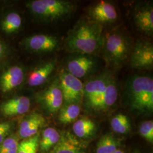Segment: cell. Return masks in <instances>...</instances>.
<instances>
[{
	"label": "cell",
	"mask_w": 153,
	"mask_h": 153,
	"mask_svg": "<svg viewBox=\"0 0 153 153\" xmlns=\"http://www.w3.org/2000/svg\"><path fill=\"white\" fill-rule=\"evenodd\" d=\"M103 41V25L83 18L69 31L66 47L71 53L94 55L102 48Z\"/></svg>",
	"instance_id": "1"
},
{
	"label": "cell",
	"mask_w": 153,
	"mask_h": 153,
	"mask_svg": "<svg viewBox=\"0 0 153 153\" xmlns=\"http://www.w3.org/2000/svg\"><path fill=\"white\" fill-rule=\"evenodd\" d=\"M130 107L140 114L151 113L153 109V80L146 75L130 77L125 87Z\"/></svg>",
	"instance_id": "2"
},
{
	"label": "cell",
	"mask_w": 153,
	"mask_h": 153,
	"mask_svg": "<svg viewBox=\"0 0 153 153\" xmlns=\"http://www.w3.org/2000/svg\"><path fill=\"white\" fill-rule=\"evenodd\" d=\"M132 45L129 36L120 30L114 31L104 38L103 56L108 65L118 68L129 59Z\"/></svg>",
	"instance_id": "3"
},
{
	"label": "cell",
	"mask_w": 153,
	"mask_h": 153,
	"mask_svg": "<svg viewBox=\"0 0 153 153\" xmlns=\"http://www.w3.org/2000/svg\"><path fill=\"white\" fill-rule=\"evenodd\" d=\"M28 7L35 16L45 22L65 20L76 9L74 3L64 0H35Z\"/></svg>",
	"instance_id": "4"
},
{
	"label": "cell",
	"mask_w": 153,
	"mask_h": 153,
	"mask_svg": "<svg viewBox=\"0 0 153 153\" xmlns=\"http://www.w3.org/2000/svg\"><path fill=\"white\" fill-rule=\"evenodd\" d=\"M98 66V60L93 55L74 53L66 61V71L81 79L94 73Z\"/></svg>",
	"instance_id": "5"
},
{
	"label": "cell",
	"mask_w": 153,
	"mask_h": 153,
	"mask_svg": "<svg viewBox=\"0 0 153 153\" xmlns=\"http://www.w3.org/2000/svg\"><path fill=\"white\" fill-rule=\"evenodd\" d=\"M59 82L65 104H78L82 101L84 85L79 79L65 70L61 73Z\"/></svg>",
	"instance_id": "6"
},
{
	"label": "cell",
	"mask_w": 153,
	"mask_h": 153,
	"mask_svg": "<svg viewBox=\"0 0 153 153\" xmlns=\"http://www.w3.org/2000/svg\"><path fill=\"white\" fill-rule=\"evenodd\" d=\"M130 65L138 70H151L153 67V47L152 43L138 40L132 47L129 57Z\"/></svg>",
	"instance_id": "7"
},
{
	"label": "cell",
	"mask_w": 153,
	"mask_h": 153,
	"mask_svg": "<svg viewBox=\"0 0 153 153\" xmlns=\"http://www.w3.org/2000/svg\"><path fill=\"white\" fill-rule=\"evenodd\" d=\"M112 76L105 72L90 79L83 85V99L89 108L104 94Z\"/></svg>",
	"instance_id": "8"
},
{
	"label": "cell",
	"mask_w": 153,
	"mask_h": 153,
	"mask_svg": "<svg viewBox=\"0 0 153 153\" xmlns=\"http://www.w3.org/2000/svg\"><path fill=\"white\" fill-rule=\"evenodd\" d=\"M88 14V19L90 21L102 25L114 23L118 17L115 6L106 1H100L90 6Z\"/></svg>",
	"instance_id": "9"
},
{
	"label": "cell",
	"mask_w": 153,
	"mask_h": 153,
	"mask_svg": "<svg viewBox=\"0 0 153 153\" xmlns=\"http://www.w3.org/2000/svg\"><path fill=\"white\" fill-rule=\"evenodd\" d=\"M133 22L139 32L148 36L153 33V7L151 2L140 4L133 14Z\"/></svg>",
	"instance_id": "10"
},
{
	"label": "cell",
	"mask_w": 153,
	"mask_h": 153,
	"mask_svg": "<svg viewBox=\"0 0 153 153\" xmlns=\"http://www.w3.org/2000/svg\"><path fill=\"white\" fill-rule=\"evenodd\" d=\"M38 99L44 108L49 113H55L60 110L64 100L59 79H56L39 93Z\"/></svg>",
	"instance_id": "11"
},
{
	"label": "cell",
	"mask_w": 153,
	"mask_h": 153,
	"mask_svg": "<svg viewBox=\"0 0 153 153\" xmlns=\"http://www.w3.org/2000/svg\"><path fill=\"white\" fill-rule=\"evenodd\" d=\"M28 49L36 53H48L55 51L59 47V39L48 34H37L25 40Z\"/></svg>",
	"instance_id": "12"
},
{
	"label": "cell",
	"mask_w": 153,
	"mask_h": 153,
	"mask_svg": "<svg viewBox=\"0 0 153 153\" xmlns=\"http://www.w3.org/2000/svg\"><path fill=\"white\" fill-rule=\"evenodd\" d=\"M25 73L21 67L9 68L0 77V88L3 93H8L19 86L24 80Z\"/></svg>",
	"instance_id": "13"
},
{
	"label": "cell",
	"mask_w": 153,
	"mask_h": 153,
	"mask_svg": "<svg viewBox=\"0 0 153 153\" xmlns=\"http://www.w3.org/2000/svg\"><path fill=\"white\" fill-rule=\"evenodd\" d=\"M45 119L38 113H33L25 119L20 124L18 137L26 139L33 137L38 133L39 130L44 126Z\"/></svg>",
	"instance_id": "14"
},
{
	"label": "cell",
	"mask_w": 153,
	"mask_h": 153,
	"mask_svg": "<svg viewBox=\"0 0 153 153\" xmlns=\"http://www.w3.org/2000/svg\"><path fill=\"white\" fill-rule=\"evenodd\" d=\"M117 97V84L115 78L113 76L108 83L103 95L91 106L90 109L96 112L105 111L115 104Z\"/></svg>",
	"instance_id": "15"
},
{
	"label": "cell",
	"mask_w": 153,
	"mask_h": 153,
	"mask_svg": "<svg viewBox=\"0 0 153 153\" xmlns=\"http://www.w3.org/2000/svg\"><path fill=\"white\" fill-rule=\"evenodd\" d=\"M56 63L57 60L53 59L35 68L28 76V85L30 87H37L43 85L55 70Z\"/></svg>",
	"instance_id": "16"
},
{
	"label": "cell",
	"mask_w": 153,
	"mask_h": 153,
	"mask_svg": "<svg viewBox=\"0 0 153 153\" xmlns=\"http://www.w3.org/2000/svg\"><path fill=\"white\" fill-rule=\"evenodd\" d=\"M30 100L27 97L20 96L9 99L0 107L1 113L6 116L23 115L30 108Z\"/></svg>",
	"instance_id": "17"
},
{
	"label": "cell",
	"mask_w": 153,
	"mask_h": 153,
	"mask_svg": "<svg viewBox=\"0 0 153 153\" xmlns=\"http://www.w3.org/2000/svg\"><path fill=\"white\" fill-rule=\"evenodd\" d=\"M50 153H86L83 145L71 134L65 132L60 134L59 142Z\"/></svg>",
	"instance_id": "18"
},
{
	"label": "cell",
	"mask_w": 153,
	"mask_h": 153,
	"mask_svg": "<svg viewBox=\"0 0 153 153\" xmlns=\"http://www.w3.org/2000/svg\"><path fill=\"white\" fill-rule=\"evenodd\" d=\"M72 129L76 137L86 138L93 135L96 129V126L91 119L83 117L76 121Z\"/></svg>",
	"instance_id": "19"
},
{
	"label": "cell",
	"mask_w": 153,
	"mask_h": 153,
	"mask_svg": "<svg viewBox=\"0 0 153 153\" xmlns=\"http://www.w3.org/2000/svg\"><path fill=\"white\" fill-rule=\"evenodd\" d=\"M60 134L53 128H47L42 132V137L40 138L39 148L43 152H47L53 148L59 142Z\"/></svg>",
	"instance_id": "20"
},
{
	"label": "cell",
	"mask_w": 153,
	"mask_h": 153,
	"mask_svg": "<svg viewBox=\"0 0 153 153\" xmlns=\"http://www.w3.org/2000/svg\"><path fill=\"white\" fill-rule=\"evenodd\" d=\"M80 112V107L78 104H65L60 108L59 120L64 124L71 123L76 120Z\"/></svg>",
	"instance_id": "21"
},
{
	"label": "cell",
	"mask_w": 153,
	"mask_h": 153,
	"mask_svg": "<svg viewBox=\"0 0 153 153\" xmlns=\"http://www.w3.org/2000/svg\"><path fill=\"white\" fill-rule=\"evenodd\" d=\"M119 147V142L115 137L105 134L99 140L97 146V153H112Z\"/></svg>",
	"instance_id": "22"
},
{
	"label": "cell",
	"mask_w": 153,
	"mask_h": 153,
	"mask_svg": "<svg viewBox=\"0 0 153 153\" xmlns=\"http://www.w3.org/2000/svg\"><path fill=\"white\" fill-rule=\"evenodd\" d=\"M111 126L114 131L119 134L128 133L131 128L129 118L122 114L115 115L111 121Z\"/></svg>",
	"instance_id": "23"
},
{
	"label": "cell",
	"mask_w": 153,
	"mask_h": 153,
	"mask_svg": "<svg viewBox=\"0 0 153 153\" xmlns=\"http://www.w3.org/2000/svg\"><path fill=\"white\" fill-rule=\"evenodd\" d=\"M22 25V18L16 13L8 14L2 23V30L7 33H12L18 31Z\"/></svg>",
	"instance_id": "24"
},
{
	"label": "cell",
	"mask_w": 153,
	"mask_h": 153,
	"mask_svg": "<svg viewBox=\"0 0 153 153\" xmlns=\"http://www.w3.org/2000/svg\"><path fill=\"white\" fill-rule=\"evenodd\" d=\"M39 140V133L33 137L24 139L19 143L17 153H37Z\"/></svg>",
	"instance_id": "25"
},
{
	"label": "cell",
	"mask_w": 153,
	"mask_h": 153,
	"mask_svg": "<svg viewBox=\"0 0 153 153\" xmlns=\"http://www.w3.org/2000/svg\"><path fill=\"white\" fill-rule=\"evenodd\" d=\"M139 131L142 137L150 142H153V122L149 120L142 123L140 126Z\"/></svg>",
	"instance_id": "26"
},
{
	"label": "cell",
	"mask_w": 153,
	"mask_h": 153,
	"mask_svg": "<svg viewBox=\"0 0 153 153\" xmlns=\"http://www.w3.org/2000/svg\"><path fill=\"white\" fill-rule=\"evenodd\" d=\"M11 129L12 124L10 122L0 123V143L10 136Z\"/></svg>",
	"instance_id": "27"
},
{
	"label": "cell",
	"mask_w": 153,
	"mask_h": 153,
	"mask_svg": "<svg viewBox=\"0 0 153 153\" xmlns=\"http://www.w3.org/2000/svg\"><path fill=\"white\" fill-rule=\"evenodd\" d=\"M4 53V46L0 42V57Z\"/></svg>",
	"instance_id": "28"
},
{
	"label": "cell",
	"mask_w": 153,
	"mask_h": 153,
	"mask_svg": "<svg viewBox=\"0 0 153 153\" xmlns=\"http://www.w3.org/2000/svg\"><path fill=\"white\" fill-rule=\"evenodd\" d=\"M112 153H125L124 152H123V150H121L120 149H117L116 151H115V152Z\"/></svg>",
	"instance_id": "29"
},
{
	"label": "cell",
	"mask_w": 153,
	"mask_h": 153,
	"mask_svg": "<svg viewBox=\"0 0 153 153\" xmlns=\"http://www.w3.org/2000/svg\"><path fill=\"white\" fill-rule=\"evenodd\" d=\"M132 153H141L140 152H138V150H136V151H134V152H133Z\"/></svg>",
	"instance_id": "30"
}]
</instances>
